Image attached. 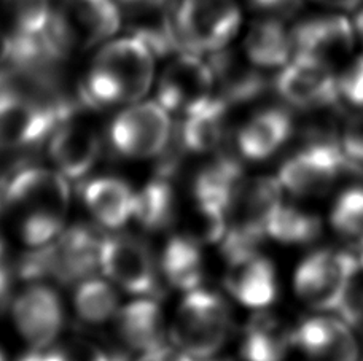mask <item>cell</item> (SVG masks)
<instances>
[{
  "instance_id": "obj_11",
  "label": "cell",
  "mask_w": 363,
  "mask_h": 361,
  "mask_svg": "<svg viewBox=\"0 0 363 361\" xmlns=\"http://www.w3.org/2000/svg\"><path fill=\"white\" fill-rule=\"evenodd\" d=\"M99 268L113 285L128 293L148 296L158 287V266L148 245L128 234L104 237Z\"/></svg>"
},
{
  "instance_id": "obj_27",
  "label": "cell",
  "mask_w": 363,
  "mask_h": 361,
  "mask_svg": "<svg viewBox=\"0 0 363 361\" xmlns=\"http://www.w3.org/2000/svg\"><path fill=\"white\" fill-rule=\"evenodd\" d=\"M176 193L166 176L148 182L134 196L133 218L142 228L152 233L164 231L176 220Z\"/></svg>"
},
{
  "instance_id": "obj_19",
  "label": "cell",
  "mask_w": 363,
  "mask_h": 361,
  "mask_svg": "<svg viewBox=\"0 0 363 361\" xmlns=\"http://www.w3.org/2000/svg\"><path fill=\"white\" fill-rule=\"evenodd\" d=\"M244 56L258 69L284 67L294 56L287 19L262 15L254 19L244 38Z\"/></svg>"
},
{
  "instance_id": "obj_35",
  "label": "cell",
  "mask_w": 363,
  "mask_h": 361,
  "mask_svg": "<svg viewBox=\"0 0 363 361\" xmlns=\"http://www.w3.org/2000/svg\"><path fill=\"white\" fill-rule=\"evenodd\" d=\"M67 361H112V355L88 339L75 338L61 344Z\"/></svg>"
},
{
  "instance_id": "obj_29",
  "label": "cell",
  "mask_w": 363,
  "mask_h": 361,
  "mask_svg": "<svg viewBox=\"0 0 363 361\" xmlns=\"http://www.w3.org/2000/svg\"><path fill=\"white\" fill-rule=\"evenodd\" d=\"M53 0H0V13L9 25V34L38 37L48 32Z\"/></svg>"
},
{
  "instance_id": "obj_33",
  "label": "cell",
  "mask_w": 363,
  "mask_h": 361,
  "mask_svg": "<svg viewBox=\"0 0 363 361\" xmlns=\"http://www.w3.org/2000/svg\"><path fill=\"white\" fill-rule=\"evenodd\" d=\"M342 98L355 107H363V56L355 57L338 79Z\"/></svg>"
},
{
  "instance_id": "obj_1",
  "label": "cell",
  "mask_w": 363,
  "mask_h": 361,
  "mask_svg": "<svg viewBox=\"0 0 363 361\" xmlns=\"http://www.w3.org/2000/svg\"><path fill=\"white\" fill-rule=\"evenodd\" d=\"M2 204L21 241L32 248L42 247L66 228L70 207L67 177L56 169L29 167L5 186Z\"/></svg>"
},
{
  "instance_id": "obj_44",
  "label": "cell",
  "mask_w": 363,
  "mask_h": 361,
  "mask_svg": "<svg viewBox=\"0 0 363 361\" xmlns=\"http://www.w3.org/2000/svg\"><path fill=\"white\" fill-rule=\"evenodd\" d=\"M0 361H5V357H4V353H2V350H0Z\"/></svg>"
},
{
  "instance_id": "obj_39",
  "label": "cell",
  "mask_w": 363,
  "mask_h": 361,
  "mask_svg": "<svg viewBox=\"0 0 363 361\" xmlns=\"http://www.w3.org/2000/svg\"><path fill=\"white\" fill-rule=\"evenodd\" d=\"M13 299V274L11 270L0 263V315L11 307Z\"/></svg>"
},
{
  "instance_id": "obj_8",
  "label": "cell",
  "mask_w": 363,
  "mask_h": 361,
  "mask_svg": "<svg viewBox=\"0 0 363 361\" xmlns=\"http://www.w3.org/2000/svg\"><path fill=\"white\" fill-rule=\"evenodd\" d=\"M351 172V161L338 139L308 140V145L282 164L279 182L295 196L325 193L341 173Z\"/></svg>"
},
{
  "instance_id": "obj_17",
  "label": "cell",
  "mask_w": 363,
  "mask_h": 361,
  "mask_svg": "<svg viewBox=\"0 0 363 361\" xmlns=\"http://www.w3.org/2000/svg\"><path fill=\"white\" fill-rule=\"evenodd\" d=\"M225 285L242 306L263 309L276 299L277 280L272 263L258 250L225 256Z\"/></svg>"
},
{
  "instance_id": "obj_42",
  "label": "cell",
  "mask_w": 363,
  "mask_h": 361,
  "mask_svg": "<svg viewBox=\"0 0 363 361\" xmlns=\"http://www.w3.org/2000/svg\"><path fill=\"white\" fill-rule=\"evenodd\" d=\"M354 28H355V32H357L359 38L363 42V6L360 8V11L357 13V16H355Z\"/></svg>"
},
{
  "instance_id": "obj_28",
  "label": "cell",
  "mask_w": 363,
  "mask_h": 361,
  "mask_svg": "<svg viewBox=\"0 0 363 361\" xmlns=\"http://www.w3.org/2000/svg\"><path fill=\"white\" fill-rule=\"evenodd\" d=\"M74 307L79 317L89 325H101L118 314V296L113 283L94 277L82 280L74 294Z\"/></svg>"
},
{
  "instance_id": "obj_2",
  "label": "cell",
  "mask_w": 363,
  "mask_h": 361,
  "mask_svg": "<svg viewBox=\"0 0 363 361\" xmlns=\"http://www.w3.org/2000/svg\"><path fill=\"white\" fill-rule=\"evenodd\" d=\"M157 59L139 37L129 32L115 37L97 48L83 80V96L97 107L139 102L153 86Z\"/></svg>"
},
{
  "instance_id": "obj_13",
  "label": "cell",
  "mask_w": 363,
  "mask_h": 361,
  "mask_svg": "<svg viewBox=\"0 0 363 361\" xmlns=\"http://www.w3.org/2000/svg\"><path fill=\"white\" fill-rule=\"evenodd\" d=\"M354 270L347 250H317L298 266L295 292L317 311L335 312Z\"/></svg>"
},
{
  "instance_id": "obj_37",
  "label": "cell",
  "mask_w": 363,
  "mask_h": 361,
  "mask_svg": "<svg viewBox=\"0 0 363 361\" xmlns=\"http://www.w3.org/2000/svg\"><path fill=\"white\" fill-rule=\"evenodd\" d=\"M138 361H194V358L180 350L179 347H169L164 344L152 352L140 353Z\"/></svg>"
},
{
  "instance_id": "obj_14",
  "label": "cell",
  "mask_w": 363,
  "mask_h": 361,
  "mask_svg": "<svg viewBox=\"0 0 363 361\" xmlns=\"http://www.w3.org/2000/svg\"><path fill=\"white\" fill-rule=\"evenodd\" d=\"M16 330L30 349L53 345L64 326V307L53 288L43 282H30L11 304Z\"/></svg>"
},
{
  "instance_id": "obj_38",
  "label": "cell",
  "mask_w": 363,
  "mask_h": 361,
  "mask_svg": "<svg viewBox=\"0 0 363 361\" xmlns=\"http://www.w3.org/2000/svg\"><path fill=\"white\" fill-rule=\"evenodd\" d=\"M10 56H11L10 34L0 28V88L6 86V83L10 80Z\"/></svg>"
},
{
  "instance_id": "obj_31",
  "label": "cell",
  "mask_w": 363,
  "mask_h": 361,
  "mask_svg": "<svg viewBox=\"0 0 363 361\" xmlns=\"http://www.w3.org/2000/svg\"><path fill=\"white\" fill-rule=\"evenodd\" d=\"M228 229V212L217 205L194 201V207L188 217L186 234L199 243L223 241Z\"/></svg>"
},
{
  "instance_id": "obj_20",
  "label": "cell",
  "mask_w": 363,
  "mask_h": 361,
  "mask_svg": "<svg viewBox=\"0 0 363 361\" xmlns=\"http://www.w3.org/2000/svg\"><path fill=\"white\" fill-rule=\"evenodd\" d=\"M115 320L120 338L129 349L145 353L164 345V314L155 299L142 296L129 302L120 309Z\"/></svg>"
},
{
  "instance_id": "obj_24",
  "label": "cell",
  "mask_w": 363,
  "mask_h": 361,
  "mask_svg": "<svg viewBox=\"0 0 363 361\" xmlns=\"http://www.w3.org/2000/svg\"><path fill=\"white\" fill-rule=\"evenodd\" d=\"M294 334L271 314H257L244 328L241 357L244 361H284Z\"/></svg>"
},
{
  "instance_id": "obj_36",
  "label": "cell",
  "mask_w": 363,
  "mask_h": 361,
  "mask_svg": "<svg viewBox=\"0 0 363 361\" xmlns=\"http://www.w3.org/2000/svg\"><path fill=\"white\" fill-rule=\"evenodd\" d=\"M244 4L262 16L289 19L300 10L301 0H244Z\"/></svg>"
},
{
  "instance_id": "obj_40",
  "label": "cell",
  "mask_w": 363,
  "mask_h": 361,
  "mask_svg": "<svg viewBox=\"0 0 363 361\" xmlns=\"http://www.w3.org/2000/svg\"><path fill=\"white\" fill-rule=\"evenodd\" d=\"M18 361H67L61 345H48L40 349H30Z\"/></svg>"
},
{
  "instance_id": "obj_30",
  "label": "cell",
  "mask_w": 363,
  "mask_h": 361,
  "mask_svg": "<svg viewBox=\"0 0 363 361\" xmlns=\"http://www.w3.org/2000/svg\"><path fill=\"white\" fill-rule=\"evenodd\" d=\"M320 233L322 222L319 217L284 204L271 217L267 228V236L271 239L289 245L309 243L315 241Z\"/></svg>"
},
{
  "instance_id": "obj_26",
  "label": "cell",
  "mask_w": 363,
  "mask_h": 361,
  "mask_svg": "<svg viewBox=\"0 0 363 361\" xmlns=\"http://www.w3.org/2000/svg\"><path fill=\"white\" fill-rule=\"evenodd\" d=\"M160 269L172 287L184 292L199 288L204 274L201 243L188 234L171 237L161 253Z\"/></svg>"
},
{
  "instance_id": "obj_5",
  "label": "cell",
  "mask_w": 363,
  "mask_h": 361,
  "mask_svg": "<svg viewBox=\"0 0 363 361\" xmlns=\"http://www.w3.org/2000/svg\"><path fill=\"white\" fill-rule=\"evenodd\" d=\"M123 28L116 0H56L48 35L64 55L102 47Z\"/></svg>"
},
{
  "instance_id": "obj_21",
  "label": "cell",
  "mask_w": 363,
  "mask_h": 361,
  "mask_svg": "<svg viewBox=\"0 0 363 361\" xmlns=\"http://www.w3.org/2000/svg\"><path fill=\"white\" fill-rule=\"evenodd\" d=\"M294 132V120L284 108L254 115L238 134V148L245 159L263 161L274 154Z\"/></svg>"
},
{
  "instance_id": "obj_32",
  "label": "cell",
  "mask_w": 363,
  "mask_h": 361,
  "mask_svg": "<svg viewBox=\"0 0 363 361\" xmlns=\"http://www.w3.org/2000/svg\"><path fill=\"white\" fill-rule=\"evenodd\" d=\"M333 228L349 237L363 236V188L355 186L341 193L332 209Z\"/></svg>"
},
{
  "instance_id": "obj_3",
  "label": "cell",
  "mask_w": 363,
  "mask_h": 361,
  "mask_svg": "<svg viewBox=\"0 0 363 361\" xmlns=\"http://www.w3.org/2000/svg\"><path fill=\"white\" fill-rule=\"evenodd\" d=\"M101 241L93 228L74 224L64 228L55 241L35 247L19 263V275L29 282L51 279L72 285L93 277L99 266Z\"/></svg>"
},
{
  "instance_id": "obj_12",
  "label": "cell",
  "mask_w": 363,
  "mask_h": 361,
  "mask_svg": "<svg viewBox=\"0 0 363 361\" xmlns=\"http://www.w3.org/2000/svg\"><path fill=\"white\" fill-rule=\"evenodd\" d=\"M274 89L290 105L306 112L333 108L341 96L333 67L303 55H294L285 64L274 79Z\"/></svg>"
},
{
  "instance_id": "obj_6",
  "label": "cell",
  "mask_w": 363,
  "mask_h": 361,
  "mask_svg": "<svg viewBox=\"0 0 363 361\" xmlns=\"http://www.w3.org/2000/svg\"><path fill=\"white\" fill-rule=\"evenodd\" d=\"M172 23L179 47L201 56L228 48L242 25L239 0H177Z\"/></svg>"
},
{
  "instance_id": "obj_22",
  "label": "cell",
  "mask_w": 363,
  "mask_h": 361,
  "mask_svg": "<svg viewBox=\"0 0 363 361\" xmlns=\"http://www.w3.org/2000/svg\"><path fill=\"white\" fill-rule=\"evenodd\" d=\"M83 202L102 227L116 229L133 218L135 193L116 177H97L83 186Z\"/></svg>"
},
{
  "instance_id": "obj_16",
  "label": "cell",
  "mask_w": 363,
  "mask_h": 361,
  "mask_svg": "<svg viewBox=\"0 0 363 361\" xmlns=\"http://www.w3.org/2000/svg\"><path fill=\"white\" fill-rule=\"evenodd\" d=\"M48 154L64 177L82 178L99 159L101 139L93 126L75 120L70 113L50 134Z\"/></svg>"
},
{
  "instance_id": "obj_10",
  "label": "cell",
  "mask_w": 363,
  "mask_h": 361,
  "mask_svg": "<svg viewBox=\"0 0 363 361\" xmlns=\"http://www.w3.org/2000/svg\"><path fill=\"white\" fill-rule=\"evenodd\" d=\"M171 139V118L160 102H134L110 126V142L126 158L147 159L164 151Z\"/></svg>"
},
{
  "instance_id": "obj_9",
  "label": "cell",
  "mask_w": 363,
  "mask_h": 361,
  "mask_svg": "<svg viewBox=\"0 0 363 361\" xmlns=\"http://www.w3.org/2000/svg\"><path fill=\"white\" fill-rule=\"evenodd\" d=\"M216 93L212 67L201 55L179 51L169 57L157 83V99L167 112L188 115Z\"/></svg>"
},
{
  "instance_id": "obj_23",
  "label": "cell",
  "mask_w": 363,
  "mask_h": 361,
  "mask_svg": "<svg viewBox=\"0 0 363 361\" xmlns=\"http://www.w3.org/2000/svg\"><path fill=\"white\" fill-rule=\"evenodd\" d=\"M228 102L220 96H213L204 105L185 115L180 131L182 147L199 154L217 150L228 127Z\"/></svg>"
},
{
  "instance_id": "obj_43",
  "label": "cell",
  "mask_w": 363,
  "mask_h": 361,
  "mask_svg": "<svg viewBox=\"0 0 363 361\" xmlns=\"http://www.w3.org/2000/svg\"><path fill=\"white\" fill-rule=\"evenodd\" d=\"M2 205L0 204V212H2ZM5 250V237H4V229H2V215H0V258H2V253Z\"/></svg>"
},
{
  "instance_id": "obj_34",
  "label": "cell",
  "mask_w": 363,
  "mask_h": 361,
  "mask_svg": "<svg viewBox=\"0 0 363 361\" xmlns=\"http://www.w3.org/2000/svg\"><path fill=\"white\" fill-rule=\"evenodd\" d=\"M342 151L354 166H363V115H357L346 122L341 137Z\"/></svg>"
},
{
  "instance_id": "obj_15",
  "label": "cell",
  "mask_w": 363,
  "mask_h": 361,
  "mask_svg": "<svg viewBox=\"0 0 363 361\" xmlns=\"http://www.w3.org/2000/svg\"><path fill=\"white\" fill-rule=\"evenodd\" d=\"M355 37L354 24L342 15L311 16L291 28L294 55L315 57L332 67L352 53Z\"/></svg>"
},
{
  "instance_id": "obj_18",
  "label": "cell",
  "mask_w": 363,
  "mask_h": 361,
  "mask_svg": "<svg viewBox=\"0 0 363 361\" xmlns=\"http://www.w3.org/2000/svg\"><path fill=\"white\" fill-rule=\"evenodd\" d=\"M207 61L212 67L218 96L230 105L245 104L260 98L268 86L260 69L250 64L245 56L241 57L236 51L230 50V47L209 55Z\"/></svg>"
},
{
  "instance_id": "obj_7",
  "label": "cell",
  "mask_w": 363,
  "mask_h": 361,
  "mask_svg": "<svg viewBox=\"0 0 363 361\" xmlns=\"http://www.w3.org/2000/svg\"><path fill=\"white\" fill-rule=\"evenodd\" d=\"M69 115L19 88H0V150L15 151L38 144Z\"/></svg>"
},
{
  "instance_id": "obj_41",
  "label": "cell",
  "mask_w": 363,
  "mask_h": 361,
  "mask_svg": "<svg viewBox=\"0 0 363 361\" xmlns=\"http://www.w3.org/2000/svg\"><path fill=\"white\" fill-rule=\"evenodd\" d=\"M317 2L325 4L328 6L340 10H355L363 4V0H317Z\"/></svg>"
},
{
  "instance_id": "obj_25",
  "label": "cell",
  "mask_w": 363,
  "mask_h": 361,
  "mask_svg": "<svg viewBox=\"0 0 363 361\" xmlns=\"http://www.w3.org/2000/svg\"><path fill=\"white\" fill-rule=\"evenodd\" d=\"M242 182L241 164L235 158L218 156L206 164L194 177V201L217 205L228 212L233 197Z\"/></svg>"
},
{
  "instance_id": "obj_4",
  "label": "cell",
  "mask_w": 363,
  "mask_h": 361,
  "mask_svg": "<svg viewBox=\"0 0 363 361\" xmlns=\"http://www.w3.org/2000/svg\"><path fill=\"white\" fill-rule=\"evenodd\" d=\"M231 312L226 301L212 290L194 288L174 315V344L193 358H211L223 349L231 334Z\"/></svg>"
}]
</instances>
